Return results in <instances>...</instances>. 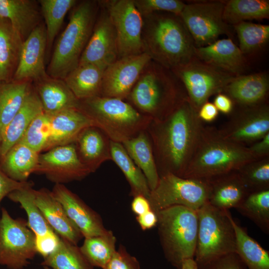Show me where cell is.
<instances>
[{
	"mask_svg": "<svg viewBox=\"0 0 269 269\" xmlns=\"http://www.w3.org/2000/svg\"><path fill=\"white\" fill-rule=\"evenodd\" d=\"M92 126H94L92 120L78 109H68L51 115L50 134L43 151L74 143L82 130Z\"/></svg>",
	"mask_w": 269,
	"mask_h": 269,
	"instance_id": "22",
	"label": "cell"
},
{
	"mask_svg": "<svg viewBox=\"0 0 269 269\" xmlns=\"http://www.w3.org/2000/svg\"><path fill=\"white\" fill-rule=\"evenodd\" d=\"M150 60L144 52L118 58L104 71L100 96L126 100Z\"/></svg>",
	"mask_w": 269,
	"mask_h": 269,
	"instance_id": "16",
	"label": "cell"
},
{
	"mask_svg": "<svg viewBox=\"0 0 269 269\" xmlns=\"http://www.w3.org/2000/svg\"><path fill=\"white\" fill-rule=\"evenodd\" d=\"M269 17V1L267 0H227L223 12V19L229 25L246 20H260Z\"/></svg>",
	"mask_w": 269,
	"mask_h": 269,
	"instance_id": "36",
	"label": "cell"
},
{
	"mask_svg": "<svg viewBox=\"0 0 269 269\" xmlns=\"http://www.w3.org/2000/svg\"><path fill=\"white\" fill-rule=\"evenodd\" d=\"M198 269H248L236 253L222 256Z\"/></svg>",
	"mask_w": 269,
	"mask_h": 269,
	"instance_id": "48",
	"label": "cell"
},
{
	"mask_svg": "<svg viewBox=\"0 0 269 269\" xmlns=\"http://www.w3.org/2000/svg\"><path fill=\"white\" fill-rule=\"evenodd\" d=\"M43 268L44 269H51L50 268L46 266L43 267Z\"/></svg>",
	"mask_w": 269,
	"mask_h": 269,
	"instance_id": "56",
	"label": "cell"
},
{
	"mask_svg": "<svg viewBox=\"0 0 269 269\" xmlns=\"http://www.w3.org/2000/svg\"><path fill=\"white\" fill-rule=\"evenodd\" d=\"M131 209L138 216L151 210V208L148 199L143 195H138L134 197Z\"/></svg>",
	"mask_w": 269,
	"mask_h": 269,
	"instance_id": "51",
	"label": "cell"
},
{
	"mask_svg": "<svg viewBox=\"0 0 269 269\" xmlns=\"http://www.w3.org/2000/svg\"><path fill=\"white\" fill-rule=\"evenodd\" d=\"M110 145L112 160L120 168L130 184V195L133 197L141 195L148 199L150 190L142 171L130 157L121 143L111 140Z\"/></svg>",
	"mask_w": 269,
	"mask_h": 269,
	"instance_id": "35",
	"label": "cell"
},
{
	"mask_svg": "<svg viewBox=\"0 0 269 269\" xmlns=\"http://www.w3.org/2000/svg\"><path fill=\"white\" fill-rule=\"evenodd\" d=\"M217 110L221 112L227 114L233 110L232 100L227 95L219 93L216 96L214 103Z\"/></svg>",
	"mask_w": 269,
	"mask_h": 269,
	"instance_id": "54",
	"label": "cell"
},
{
	"mask_svg": "<svg viewBox=\"0 0 269 269\" xmlns=\"http://www.w3.org/2000/svg\"><path fill=\"white\" fill-rule=\"evenodd\" d=\"M142 16L156 12H166L180 15L185 3L179 0H134Z\"/></svg>",
	"mask_w": 269,
	"mask_h": 269,
	"instance_id": "45",
	"label": "cell"
},
{
	"mask_svg": "<svg viewBox=\"0 0 269 269\" xmlns=\"http://www.w3.org/2000/svg\"><path fill=\"white\" fill-rule=\"evenodd\" d=\"M269 88L266 74L257 73L235 76L224 91L231 99L245 106L260 104L267 95Z\"/></svg>",
	"mask_w": 269,
	"mask_h": 269,
	"instance_id": "28",
	"label": "cell"
},
{
	"mask_svg": "<svg viewBox=\"0 0 269 269\" xmlns=\"http://www.w3.org/2000/svg\"><path fill=\"white\" fill-rule=\"evenodd\" d=\"M122 144L130 157L144 175L150 191L153 190L158 183L159 176L152 143L146 130Z\"/></svg>",
	"mask_w": 269,
	"mask_h": 269,
	"instance_id": "31",
	"label": "cell"
},
{
	"mask_svg": "<svg viewBox=\"0 0 269 269\" xmlns=\"http://www.w3.org/2000/svg\"><path fill=\"white\" fill-rule=\"evenodd\" d=\"M35 173L55 184L80 180L91 173L81 162L74 143L58 146L39 154Z\"/></svg>",
	"mask_w": 269,
	"mask_h": 269,
	"instance_id": "14",
	"label": "cell"
},
{
	"mask_svg": "<svg viewBox=\"0 0 269 269\" xmlns=\"http://www.w3.org/2000/svg\"><path fill=\"white\" fill-rule=\"evenodd\" d=\"M218 132L224 138L245 146L260 140L269 133L268 106H248Z\"/></svg>",
	"mask_w": 269,
	"mask_h": 269,
	"instance_id": "17",
	"label": "cell"
},
{
	"mask_svg": "<svg viewBox=\"0 0 269 269\" xmlns=\"http://www.w3.org/2000/svg\"><path fill=\"white\" fill-rule=\"evenodd\" d=\"M115 27L119 58L143 53L142 16L134 0H102Z\"/></svg>",
	"mask_w": 269,
	"mask_h": 269,
	"instance_id": "13",
	"label": "cell"
},
{
	"mask_svg": "<svg viewBox=\"0 0 269 269\" xmlns=\"http://www.w3.org/2000/svg\"><path fill=\"white\" fill-rule=\"evenodd\" d=\"M239 40V48L244 53L255 51L269 39V25L244 21L234 25Z\"/></svg>",
	"mask_w": 269,
	"mask_h": 269,
	"instance_id": "42",
	"label": "cell"
},
{
	"mask_svg": "<svg viewBox=\"0 0 269 269\" xmlns=\"http://www.w3.org/2000/svg\"><path fill=\"white\" fill-rule=\"evenodd\" d=\"M23 41L9 21L0 17V83L12 81Z\"/></svg>",
	"mask_w": 269,
	"mask_h": 269,
	"instance_id": "29",
	"label": "cell"
},
{
	"mask_svg": "<svg viewBox=\"0 0 269 269\" xmlns=\"http://www.w3.org/2000/svg\"><path fill=\"white\" fill-rule=\"evenodd\" d=\"M100 8L99 0L78 2L57 40L46 70L48 76L63 80L78 66L90 38Z\"/></svg>",
	"mask_w": 269,
	"mask_h": 269,
	"instance_id": "5",
	"label": "cell"
},
{
	"mask_svg": "<svg viewBox=\"0 0 269 269\" xmlns=\"http://www.w3.org/2000/svg\"><path fill=\"white\" fill-rule=\"evenodd\" d=\"M61 237L54 231L42 235H35V245L37 253L43 259L54 253L59 246Z\"/></svg>",
	"mask_w": 269,
	"mask_h": 269,
	"instance_id": "47",
	"label": "cell"
},
{
	"mask_svg": "<svg viewBox=\"0 0 269 269\" xmlns=\"http://www.w3.org/2000/svg\"><path fill=\"white\" fill-rule=\"evenodd\" d=\"M211 185L206 179L183 178L171 173L159 176L156 187L148 200L155 213L173 206H182L198 210L208 202Z\"/></svg>",
	"mask_w": 269,
	"mask_h": 269,
	"instance_id": "9",
	"label": "cell"
},
{
	"mask_svg": "<svg viewBox=\"0 0 269 269\" xmlns=\"http://www.w3.org/2000/svg\"><path fill=\"white\" fill-rule=\"evenodd\" d=\"M142 16L143 50L151 60L172 71L195 56L194 41L179 15L156 12Z\"/></svg>",
	"mask_w": 269,
	"mask_h": 269,
	"instance_id": "2",
	"label": "cell"
},
{
	"mask_svg": "<svg viewBox=\"0 0 269 269\" xmlns=\"http://www.w3.org/2000/svg\"><path fill=\"white\" fill-rule=\"evenodd\" d=\"M77 109L113 141L122 143L147 129L152 121L125 100L95 96L79 100Z\"/></svg>",
	"mask_w": 269,
	"mask_h": 269,
	"instance_id": "6",
	"label": "cell"
},
{
	"mask_svg": "<svg viewBox=\"0 0 269 269\" xmlns=\"http://www.w3.org/2000/svg\"><path fill=\"white\" fill-rule=\"evenodd\" d=\"M116 238L111 230L104 234L85 238L80 251L93 267L104 269L116 251Z\"/></svg>",
	"mask_w": 269,
	"mask_h": 269,
	"instance_id": "39",
	"label": "cell"
},
{
	"mask_svg": "<svg viewBox=\"0 0 269 269\" xmlns=\"http://www.w3.org/2000/svg\"><path fill=\"white\" fill-rule=\"evenodd\" d=\"M258 159L248 146L224 138L218 130L204 128L182 177L209 180Z\"/></svg>",
	"mask_w": 269,
	"mask_h": 269,
	"instance_id": "4",
	"label": "cell"
},
{
	"mask_svg": "<svg viewBox=\"0 0 269 269\" xmlns=\"http://www.w3.org/2000/svg\"><path fill=\"white\" fill-rule=\"evenodd\" d=\"M104 70L92 64H79L63 80L78 100L100 96Z\"/></svg>",
	"mask_w": 269,
	"mask_h": 269,
	"instance_id": "32",
	"label": "cell"
},
{
	"mask_svg": "<svg viewBox=\"0 0 269 269\" xmlns=\"http://www.w3.org/2000/svg\"><path fill=\"white\" fill-rule=\"evenodd\" d=\"M104 269H140L138 261L120 246Z\"/></svg>",
	"mask_w": 269,
	"mask_h": 269,
	"instance_id": "46",
	"label": "cell"
},
{
	"mask_svg": "<svg viewBox=\"0 0 269 269\" xmlns=\"http://www.w3.org/2000/svg\"><path fill=\"white\" fill-rule=\"evenodd\" d=\"M50 134V116L44 112L28 126L20 141L38 153L43 151Z\"/></svg>",
	"mask_w": 269,
	"mask_h": 269,
	"instance_id": "44",
	"label": "cell"
},
{
	"mask_svg": "<svg viewBox=\"0 0 269 269\" xmlns=\"http://www.w3.org/2000/svg\"><path fill=\"white\" fill-rule=\"evenodd\" d=\"M0 17L9 21L23 41L43 19L38 0H0Z\"/></svg>",
	"mask_w": 269,
	"mask_h": 269,
	"instance_id": "25",
	"label": "cell"
},
{
	"mask_svg": "<svg viewBox=\"0 0 269 269\" xmlns=\"http://www.w3.org/2000/svg\"><path fill=\"white\" fill-rule=\"evenodd\" d=\"M201 121L189 98L163 120L151 121L146 131L159 176L183 177L204 128Z\"/></svg>",
	"mask_w": 269,
	"mask_h": 269,
	"instance_id": "1",
	"label": "cell"
},
{
	"mask_svg": "<svg viewBox=\"0 0 269 269\" xmlns=\"http://www.w3.org/2000/svg\"><path fill=\"white\" fill-rule=\"evenodd\" d=\"M198 115L201 121L211 122L216 119L218 110L213 103L207 102L200 108Z\"/></svg>",
	"mask_w": 269,
	"mask_h": 269,
	"instance_id": "52",
	"label": "cell"
},
{
	"mask_svg": "<svg viewBox=\"0 0 269 269\" xmlns=\"http://www.w3.org/2000/svg\"><path fill=\"white\" fill-rule=\"evenodd\" d=\"M47 35L42 22L23 41L12 81H36L48 75L45 67Z\"/></svg>",
	"mask_w": 269,
	"mask_h": 269,
	"instance_id": "18",
	"label": "cell"
},
{
	"mask_svg": "<svg viewBox=\"0 0 269 269\" xmlns=\"http://www.w3.org/2000/svg\"><path fill=\"white\" fill-rule=\"evenodd\" d=\"M209 181L211 189L208 202L220 210L236 208L249 193L237 171Z\"/></svg>",
	"mask_w": 269,
	"mask_h": 269,
	"instance_id": "27",
	"label": "cell"
},
{
	"mask_svg": "<svg viewBox=\"0 0 269 269\" xmlns=\"http://www.w3.org/2000/svg\"><path fill=\"white\" fill-rule=\"evenodd\" d=\"M248 147L251 152L258 159L267 157L269 152V133L258 142Z\"/></svg>",
	"mask_w": 269,
	"mask_h": 269,
	"instance_id": "50",
	"label": "cell"
},
{
	"mask_svg": "<svg viewBox=\"0 0 269 269\" xmlns=\"http://www.w3.org/2000/svg\"><path fill=\"white\" fill-rule=\"evenodd\" d=\"M136 220L141 229L144 231L156 226L157 217L156 213L151 209L141 215L136 216Z\"/></svg>",
	"mask_w": 269,
	"mask_h": 269,
	"instance_id": "53",
	"label": "cell"
},
{
	"mask_svg": "<svg viewBox=\"0 0 269 269\" xmlns=\"http://www.w3.org/2000/svg\"><path fill=\"white\" fill-rule=\"evenodd\" d=\"M237 210L256 224L264 232H269V189L249 193L236 207Z\"/></svg>",
	"mask_w": 269,
	"mask_h": 269,
	"instance_id": "41",
	"label": "cell"
},
{
	"mask_svg": "<svg viewBox=\"0 0 269 269\" xmlns=\"http://www.w3.org/2000/svg\"><path fill=\"white\" fill-rule=\"evenodd\" d=\"M35 201L47 223L61 238L77 245L83 237L51 191L34 190Z\"/></svg>",
	"mask_w": 269,
	"mask_h": 269,
	"instance_id": "21",
	"label": "cell"
},
{
	"mask_svg": "<svg viewBox=\"0 0 269 269\" xmlns=\"http://www.w3.org/2000/svg\"><path fill=\"white\" fill-rule=\"evenodd\" d=\"M34 82L33 88L45 113L51 116L64 110L77 109L79 100L63 80L47 75Z\"/></svg>",
	"mask_w": 269,
	"mask_h": 269,
	"instance_id": "24",
	"label": "cell"
},
{
	"mask_svg": "<svg viewBox=\"0 0 269 269\" xmlns=\"http://www.w3.org/2000/svg\"><path fill=\"white\" fill-rule=\"evenodd\" d=\"M198 232L194 259L198 269L224 255L236 253L234 229L228 210L207 202L197 211Z\"/></svg>",
	"mask_w": 269,
	"mask_h": 269,
	"instance_id": "8",
	"label": "cell"
},
{
	"mask_svg": "<svg viewBox=\"0 0 269 269\" xmlns=\"http://www.w3.org/2000/svg\"><path fill=\"white\" fill-rule=\"evenodd\" d=\"M197 210L173 206L156 212L158 233L166 260L177 269L194 259L198 232Z\"/></svg>",
	"mask_w": 269,
	"mask_h": 269,
	"instance_id": "7",
	"label": "cell"
},
{
	"mask_svg": "<svg viewBox=\"0 0 269 269\" xmlns=\"http://www.w3.org/2000/svg\"><path fill=\"white\" fill-rule=\"evenodd\" d=\"M41 12L44 20L46 35V52L51 49L65 15L78 2L76 0H39Z\"/></svg>",
	"mask_w": 269,
	"mask_h": 269,
	"instance_id": "37",
	"label": "cell"
},
{
	"mask_svg": "<svg viewBox=\"0 0 269 269\" xmlns=\"http://www.w3.org/2000/svg\"><path fill=\"white\" fill-rule=\"evenodd\" d=\"M232 222L236 241V254L248 269H269V252L252 238L233 218Z\"/></svg>",
	"mask_w": 269,
	"mask_h": 269,
	"instance_id": "34",
	"label": "cell"
},
{
	"mask_svg": "<svg viewBox=\"0 0 269 269\" xmlns=\"http://www.w3.org/2000/svg\"><path fill=\"white\" fill-rule=\"evenodd\" d=\"M188 97L170 69L150 60L125 101L153 121H160Z\"/></svg>",
	"mask_w": 269,
	"mask_h": 269,
	"instance_id": "3",
	"label": "cell"
},
{
	"mask_svg": "<svg viewBox=\"0 0 269 269\" xmlns=\"http://www.w3.org/2000/svg\"><path fill=\"white\" fill-rule=\"evenodd\" d=\"M43 266L51 269H93L80 251L77 245H73L61 238L56 251L43 259Z\"/></svg>",
	"mask_w": 269,
	"mask_h": 269,
	"instance_id": "40",
	"label": "cell"
},
{
	"mask_svg": "<svg viewBox=\"0 0 269 269\" xmlns=\"http://www.w3.org/2000/svg\"><path fill=\"white\" fill-rule=\"evenodd\" d=\"M33 184L32 182H18L6 175L0 168V204L11 192Z\"/></svg>",
	"mask_w": 269,
	"mask_h": 269,
	"instance_id": "49",
	"label": "cell"
},
{
	"mask_svg": "<svg viewBox=\"0 0 269 269\" xmlns=\"http://www.w3.org/2000/svg\"><path fill=\"white\" fill-rule=\"evenodd\" d=\"M43 112L40 101L32 87L21 108L3 133L0 143V159L20 140L32 121Z\"/></svg>",
	"mask_w": 269,
	"mask_h": 269,
	"instance_id": "26",
	"label": "cell"
},
{
	"mask_svg": "<svg viewBox=\"0 0 269 269\" xmlns=\"http://www.w3.org/2000/svg\"><path fill=\"white\" fill-rule=\"evenodd\" d=\"M32 88L28 81L0 83V143L3 133Z\"/></svg>",
	"mask_w": 269,
	"mask_h": 269,
	"instance_id": "33",
	"label": "cell"
},
{
	"mask_svg": "<svg viewBox=\"0 0 269 269\" xmlns=\"http://www.w3.org/2000/svg\"><path fill=\"white\" fill-rule=\"evenodd\" d=\"M35 235L27 222L12 218L1 208L0 217V265L8 269H22L37 254Z\"/></svg>",
	"mask_w": 269,
	"mask_h": 269,
	"instance_id": "10",
	"label": "cell"
},
{
	"mask_svg": "<svg viewBox=\"0 0 269 269\" xmlns=\"http://www.w3.org/2000/svg\"><path fill=\"white\" fill-rule=\"evenodd\" d=\"M195 54L206 63L235 76L240 75L246 65L244 54L230 38L196 47Z\"/></svg>",
	"mask_w": 269,
	"mask_h": 269,
	"instance_id": "20",
	"label": "cell"
},
{
	"mask_svg": "<svg viewBox=\"0 0 269 269\" xmlns=\"http://www.w3.org/2000/svg\"><path fill=\"white\" fill-rule=\"evenodd\" d=\"M74 143L80 160L91 173L96 171L105 161L112 160L111 140L96 126L82 130Z\"/></svg>",
	"mask_w": 269,
	"mask_h": 269,
	"instance_id": "23",
	"label": "cell"
},
{
	"mask_svg": "<svg viewBox=\"0 0 269 269\" xmlns=\"http://www.w3.org/2000/svg\"><path fill=\"white\" fill-rule=\"evenodd\" d=\"M100 8L90 38L79 65L92 64L103 69L119 58L117 35L108 11L99 0Z\"/></svg>",
	"mask_w": 269,
	"mask_h": 269,
	"instance_id": "15",
	"label": "cell"
},
{
	"mask_svg": "<svg viewBox=\"0 0 269 269\" xmlns=\"http://www.w3.org/2000/svg\"><path fill=\"white\" fill-rule=\"evenodd\" d=\"M237 171L249 193L269 189V161L267 157L248 163Z\"/></svg>",
	"mask_w": 269,
	"mask_h": 269,
	"instance_id": "43",
	"label": "cell"
},
{
	"mask_svg": "<svg viewBox=\"0 0 269 269\" xmlns=\"http://www.w3.org/2000/svg\"><path fill=\"white\" fill-rule=\"evenodd\" d=\"M225 1H199L185 4L180 16L191 34L196 47L209 45L220 36L232 35L223 19Z\"/></svg>",
	"mask_w": 269,
	"mask_h": 269,
	"instance_id": "12",
	"label": "cell"
},
{
	"mask_svg": "<svg viewBox=\"0 0 269 269\" xmlns=\"http://www.w3.org/2000/svg\"><path fill=\"white\" fill-rule=\"evenodd\" d=\"M172 71L181 81L191 103L198 111L210 96L223 92L235 77L196 56Z\"/></svg>",
	"mask_w": 269,
	"mask_h": 269,
	"instance_id": "11",
	"label": "cell"
},
{
	"mask_svg": "<svg viewBox=\"0 0 269 269\" xmlns=\"http://www.w3.org/2000/svg\"><path fill=\"white\" fill-rule=\"evenodd\" d=\"M181 269H198V267L194 259H189L183 262Z\"/></svg>",
	"mask_w": 269,
	"mask_h": 269,
	"instance_id": "55",
	"label": "cell"
},
{
	"mask_svg": "<svg viewBox=\"0 0 269 269\" xmlns=\"http://www.w3.org/2000/svg\"><path fill=\"white\" fill-rule=\"evenodd\" d=\"M51 192L83 237L90 238L107 232L100 215L64 184H55Z\"/></svg>",
	"mask_w": 269,
	"mask_h": 269,
	"instance_id": "19",
	"label": "cell"
},
{
	"mask_svg": "<svg viewBox=\"0 0 269 269\" xmlns=\"http://www.w3.org/2000/svg\"><path fill=\"white\" fill-rule=\"evenodd\" d=\"M39 153L18 141L0 159V168L9 177L25 182L37 167Z\"/></svg>",
	"mask_w": 269,
	"mask_h": 269,
	"instance_id": "30",
	"label": "cell"
},
{
	"mask_svg": "<svg viewBox=\"0 0 269 269\" xmlns=\"http://www.w3.org/2000/svg\"><path fill=\"white\" fill-rule=\"evenodd\" d=\"M33 183L15 190L7 195L13 202L18 203L24 210L27 224L35 235H42L54 231L47 223L35 201Z\"/></svg>",
	"mask_w": 269,
	"mask_h": 269,
	"instance_id": "38",
	"label": "cell"
}]
</instances>
